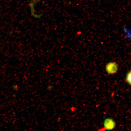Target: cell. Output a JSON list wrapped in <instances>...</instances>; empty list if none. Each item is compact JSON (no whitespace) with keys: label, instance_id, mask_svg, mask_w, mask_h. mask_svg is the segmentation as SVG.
Masks as SVG:
<instances>
[{"label":"cell","instance_id":"cell-1","mask_svg":"<svg viewBox=\"0 0 131 131\" xmlns=\"http://www.w3.org/2000/svg\"><path fill=\"white\" fill-rule=\"evenodd\" d=\"M106 72L109 74H114L117 73L118 70V66L115 62H110L106 64Z\"/></svg>","mask_w":131,"mask_h":131},{"label":"cell","instance_id":"cell-2","mask_svg":"<svg viewBox=\"0 0 131 131\" xmlns=\"http://www.w3.org/2000/svg\"><path fill=\"white\" fill-rule=\"evenodd\" d=\"M116 123L113 119L107 118L105 119L104 122V129L107 130H111L115 128Z\"/></svg>","mask_w":131,"mask_h":131},{"label":"cell","instance_id":"cell-3","mask_svg":"<svg viewBox=\"0 0 131 131\" xmlns=\"http://www.w3.org/2000/svg\"><path fill=\"white\" fill-rule=\"evenodd\" d=\"M126 81L128 84L131 86V70L128 71L127 74Z\"/></svg>","mask_w":131,"mask_h":131}]
</instances>
